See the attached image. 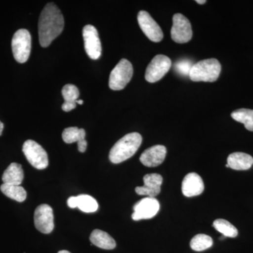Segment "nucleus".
I'll use <instances>...</instances> for the list:
<instances>
[{
	"mask_svg": "<svg viewBox=\"0 0 253 253\" xmlns=\"http://www.w3.org/2000/svg\"><path fill=\"white\" fill-rule=\"evenodd\" d=\"M64 18L58 6L48 3L42 11L38 23V34L41 45L47 47L62 33Z\"/></svg>",
	"mask_w": 253,
	"mask_h": 253,
	"instance_id": "obj_1",
	"label": "nucleus"
},
{
	"mask_svg": "<svg viewBox=\"0 0 253 253\" xmlns=\"http://www.w3.org/2000/svg\"><path fill=\"white\" fill-rule=\"evenodd\" d=\"M142 142V136L137 132L129 133L121 138L110 151L111 163L118 164L132 157Z\"/></svg>",
	"mask_w": 253,
	"mask_h": 253,
	"instance_id": "obj_2",
	"label": "nucleus"
},
{
	"mask_svg": "<svg viewBox=\"0 0 253 253\" xmlns=\"http://www.w3.org/2000/svg\"><path fill=\"white\" fill-rule=\"evenodd\" d=\"M221 70V64L217 59H205L193 65L189 78L194 82L212 83L219 78Z\"/></svg>",
	"mask_w": 253,
	"mask_h": 253,
	"instance_id": "obj_3",
	"label": "nucleus"
},
{
	"mask_svg": "<svg viewBox=\"0 0 253 253\" xmlns=\"http://www.w3.org/2000/svg\"><path fill=\"white\" fill-rule=\"evenodd\" d=\"M14 57L17 62L26 63L31 51V36L26 29H20L14 33L11 41Z\"/></svg>",
	"mask_w": 253,
	"mask_h": 253,
	"instance_id": "obj_4",
	"label": "nucleus"
},
{
	"mask_svg": "<svg viewBox=\"0 0 253 253\" xmlns=\"http://www.w3.org/2000/svg\"><path fill=\"white\" fill-rule=\"evenodd\" d=\"M132 76L131 63L126 59H121L110 75L109 87L116 91L124 89L131 81Z\"/></svg>",
	"mask_w": 253,
	"mask_h": 253,
	"instance_id": "obj_5",
	"label": "nucleus"
},
{
	"mask_svg": "<svg viewBox=\"0 0 253 253\" xmlns=\"http://www.w3.org/2000/svg\"><path fill=\"white\" fill-rule=\"evenodd\" d=\"M23 152L32 166L38 169H44L49 165V158L45 150L36 142L27 140L23 146Z\"/></svg>",
	"mask_w": 253,
	"mask_h": 253,
	"instance_id": "obj_6",
	"label": "nucleus"
},
{
	"mask_svg": "<svg viewBox=\"0 0 253 253\" xmlns=\"http://www.w3.org/2000/svg\"><path fill=\"white\" fill-rule=\"evenodd\" d=\"M171 66L172 62L169 57L163 54L157 55L146 68L145 79L151 83L159 81L169 71Z\"/></svg>",
	"mask_w": 253,
	"mask_h": 253,
	"instance_id": "obj_7",
	"label": "nucleus"
},
{
	"mask_svg": "<svg viewBox=\"0 0 253 253\" xmlns=\"http://www.w3.org/2000/svg\"><path fill=\"white\" fill-rule=\"evenodd\" d=\"M171 37L173 41L184 44L191 41L193 36L192 28L189 20L181 14L174 15Z\"/></svg>",
	"mask_w": 253,
	"mask_h": 253,
	"instance_id": "obj_8",
	"label": "nucleus"
},
{
	"mask_svg": "<svg viewBox=\"0 0 253 253\" xmlns=\"http://www.w3.org/2000/svg\"><path fill=\"white\" fill-rule=\"evenodd\" d=\"M83 36L88 56L91 59H99L101 55V43L96 28L91 25H86L83 28Z\"/></svg>",
	"mask_w": 253,
	"mask_h": 253,
	"instance_id": "obj_9",
	"label": "nucleus"
},
{
	"mask_svg": "<svg viewBox=\"0 0 253 253\" xmlns=\"http://www.w3.org/2000/svg\"><path fill=\"white\" fill-rule=\"evenodd\" d=\"M137 20L141 31L150 41L154 42H160L162 41L163 39L162 29L147 11H139Z\"/></svg>",
	"mask_w": 253,
	"mask_h": 253,
	"instance_id": "obj_10",
	"label": "nucleus"
},
{
	"mask_svg": "<svg viewBox=\"0 0 253 253\" xmlns=\"http://www.w3.org/2000/svg\"><path fill=\"white\" fill-rule=\"evenodd\" d=\"M35 226L42 234H50L54 228V213L49 205L38 206L35 211Z\"/></svg>",
	"mask_w": 253,
	"mask_h": 253,
	"instance_id": "obj_11",
	"label": "nucleus"
},
{
	"mask_svg": "<svg viewBox=\"0 0 253 253\" xmlns=\"http://www.w3.org/2000/svg\"><path fill=\"white\" fill-rule=\"evenodd\" d=\"M133 209L134 212L131 215L133 220L149 219L157 214L160 209V204L156 198L146 197L138 201Z\"/></svg>",
	"mask_w": 253,
	"mask_h": 253,
	"instance_id": "obj_12",
	"label": "nucleus"
},
{
	"mask_svg": "<svg viewBox=\"0 0 253 253\" xmlns=\"http://www.w3.org/2000/svg\"><path fill=\"white\" fill-rule=\"evenodd\" d=\"M163 176L159 174H148L144 176L143 186L136 187V194L147 197L156 198L161 193L163 184Z\"/></svg>",
	"mask_w": 253,
	"mask_h": 253,
	"instance_id": "obj_13",
	"label": "nucleus"
},
{
	"mask_svg": "<svg viewBox=\"0 0 253 253\" xmlns=\"http://www.w3.org/2000/svg\"><path fill=\"white\" fill-rule=\"evenodd\" d=\"M167 154V149L163 145H156L145 150L141 155V163L149 168H155L162 164Z\"/></svg>",
	"mask_w": 253,
	"mask_h": 253,
	"instance_id": "obj_14",
	"label": "nucleus"
},
{
	"mask_svg": "<svg viewBox=\"0 0 253 253\" xmlns=\"http://www.w3.org/2000/svg\"><path fill=\"white\" fill-rule=\"evenodd\" d=\"M181 191L186 197L199 196L204 191V183L202 178L195 172L186 174L183 179Z\"/></svg>",
	"mask_w": 253,
	"mask_h": 253,
	"instance_id": "obj_15",
	"label": "nucleus"
},
{
	"mask_svg": "<svg viewBox=\"0 0 253 253\" xmlns=\"http://www.w3.org/2000/svg\"><path fill=\"white\" fill-rule=\"evenodd\" d=\"M67 204L69 208H78L83 212L86 213L96 212L99 208L97 201L89 195H80L70 197L68 199Z\"/></svg>",
	"mask_w": 253,
	"mask_h": 253,
	"instance_id": "obj_16",
	"label": "nucleus"
},
{
	"mask_svg": "<svg viewBox=\"0 0 253 253\" xmlns=\"http://www.w3.org/2000/svg\"><path fill=\"white\" fill-rule=\"evenodd\" d=\"M227 164L235 170H247L252 167L253 158L245 153H233L227 158Z\"/></svg>",
	"mask_w": 253,
	"mask_h": 253,
	"instance_id": "obj_17",
	"label": "nucleus"
},
{
	"mask_svg": "<svg viewBox=\"0 0 253 253\" xmlns=\"http://www.w3.org/2000/svg\"><path fill=\"white\" fill-rule=\"evenodd\" d=\"M23 177L24 174L22 166L18 163H13L3 173L2 181L5 184L21 186Z\"/></svg>",
	"mask_w": 253,
	"mask_h": 253,
	"instance_id": "obj_18",
	"label": "nucleus"
},
{
	"mask_svg": "<svg viewBox=\"0 0 253 253\" xmlns=\"http://www.w3.org/2000/svg\"><path fill=\"white\" fill-rule=\"evenodd\" d=\"M91 244L101 249L113 250L116 247L115 240L108 233L95 229L89 237Z\"/></svg>",
	"mask_w": 253,
	"mask_h": 253,
	"instance_id": "obj_19",
	"label": "nucleus"
},
{
	"mask_svg": "<svg viewBox=\"0 0 253 253\" xmlns=\"http://www.w3.org/2000/svg\"><path fill=\"white\" fill-rule=\"evenodd\" d=\"M0 189L5 196L17 202H23L27 198V192L21 186L3 184Z\"/></svg>",
	"mask_w": 253,
	"mask_h": 253,
	"instance_id": "obj_20",
	"label": "nucleus"
},
{
	"mask_svg": "<svg viewBox=\"0 0 253 253\" xmlns=\"http://www.w3.org/2000/svg\"><path fill=\"white\" fill-rule=\"evenodd\" d=\"M231 118L237 122L244 124L248 130L253 131V110L241 109L231 113Z\"/></svg>",
	"mask_w": 253,
	"mask_h": 253,
	"instance_id": "obj_21",
	"label": "nucleus"
},
{
	"mask_svg": "<svg viewBox=\"0 0 253 253\" xmlns=\"http://www.w3.org/2000/svg\"><path fill=\"white\" fill-rule=\"evenodd\" d=\"M85 130L83 128L79 129L77 126L66 128L62 133L63 140L66 144L79 142L85 139Z\"/></svg>",
	"mask_w": 253,
	"mask_h": 253,
	"instance_id": "obj_22",
	"label": "nucleus"
},
{
	"mask_svg": "<svg viewBox=\"0 0 253 253\" xmlns=\"http://www.w3.org/2000/svg\"><path fill=\"white\" fill-rule=\"evenodd\" d=\"M214 229L225 237L235 238L238 236V229L226 219H217L213 222Z\"/></svg>",
	"mask_w": 253,
	"mask_h": 253,
	"instance_id": "obj_23",
	"label": "nucleus"
},
{
	"mask_svg": "<svg viewBox=\"0 0 253 253\" xmlns=\"http://www.w3.org/2000/svg\"><path fill=\"white\" fill-rule=\"evenodd\" d=\"M213 241L211 236L206 235V234H197L195 236L191 242H190V246L191 249L197 252L206 251L210 248L212 247Z\"/></svg>",
	"mask_w": 253,
	"mask_h": 253,
	"instance_id": "obj_24",
	"label": "nucleus"
},
{
	"mask_svg": "<svg viewBox=\"0 0 253 253\" xmlns=\"http://www.w3.org/2000/svg\"><path fill=\"white\" fill-rule=\"evenodd\" d=\"M63 99L66 102H76L80 96L78 88L74 84H68L62 89Z\"/></svg>",
	"mask_w": 253,
	"mask_h": 253,
	"instance_id": "obj_25",
	"label": "nucleus"
},
{
	"mask_svg": "<svg viewBox=\"0 0 253 253\" xmlns=\"http://www.w3.org/2000/svg\"><path fill=\"white\" fill-rule=\"evenodd\" d=\"M192 61L188 59L180 60L175 63L174 69L176 72L183 76H189L190 71L193 66Z\"/></svg>",
	"mask_w": 253,
	"mask_h": 253,
	"instance_id": "obj_26",
	"label": "nucleus"
},
{
	"mask_svg": "<svg viewBox=\"0 0 253 253\" xmlns=\"http://www.w3.org/2000/svg\"><path fill=\"white\" fill-rule=\"evenodd\" d=\"M76 106H77L76 102H66L65 101L62 105V109L65 112H69V111L76 109Z\"/></svg>",
	"mask_w": 253,
	"mask_h": 253,
	"instance_id": "obj_27",
	"label": "nucleus"
},
{
	"mask_svg": "<svg viewBox=\"0 0 253 253\" xmlns=\"http://www.w3.org/2000/svg\"><path fill=\"white\" fill-rule=\"evenodd\" d=\"M86 147H87V142H86L85 139L80 141L79 142H78V151H79L80 152H85Z\"/></svg>",
	"mask_w": 253,
	"mask_h": 253,
	"instance_id": "obj_28",
	"label": "nucleus"
},
{
	"mask_svg": "<svg viewBox=\"0 0 253 253\" xmlns=\"http://www.w3.org/2000/svg\"><path fill=\"white\" fill-rule=\"evenodd\" d=\"M3 129H4V124L0 121V136L2 134Z\"/></svg>",
	"mask_w": 253,
	"mask_h": 253,
	"instance_id": "obj_29",
	"label": "nucleus"
},
{
	"mask_svg": "<svg viewBox=\"0 0 253 253\" xmlns=\"http://www.w3.org/2000/svg\"><path fill=\"white\" fill-rule=\"evenodd\" d=\"M196 2L198 3V4H204L205 3H206V0H196Z\"/></svg>",
	"mask_w": 253,
	"mask_h": 253,
	"instance_id": "obj_30",
	"label": "nucleus"
},
{
	"mask_svg": "<svg viewBox=\"0 0 253 253\" xmlns=\"http://www.w3.org/2000/svg\"><path fill=\"white\" fill-rule=\"evenodd\" d=\"M76 104H78L80 105H82L83 104V101L81 99H78L77 101H76Z\"/></svg>",
	"mask_w": 253,
	"mask_h": 253,
	"instance_id": "obj_31",
	"label": "nucleus"
},
{
	"mask_svg": "<svg viewBox=\"0 0 253 253\" xmlns=\"http://www.w3.org/2000/svg\"><path fill=\"white\" fill-rule=\"evenodd\" d=\"M58 253H70L69 251H59V252Z\"/></svg>",
	"mask_w": 253,
	"mask_h": 253,
	"instance_id": "obj_32",
	"label": "nucleus"
},
{
	"mask_svg": "<svg viewBox=\"0 0 253 253\" xmlns=\"http://www.w3.org/2000/svg\"><path fill=\"white\" fill-rule=\"evenodd\" d=\"M226 168H229V165L226 164Z\"/></svg>",
	"mask_w": 253,
	"mask_h": 253,
	"instance_id": "obj_33",
	"label": "nucleus"
}]
</instances>
